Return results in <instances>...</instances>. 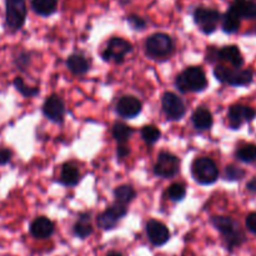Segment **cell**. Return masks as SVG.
Instances as JSON below:
<instances>
[{
	"instance_id": "3",
	"label": "cell",
	"mask_w": 256,
	"mask_h": 256,
	"mask_svg": "<svg viewBox=\"0 0 256 256\" xmlns=\"http://www.w3.org/2000/svg\"><path fill=\"white\" fill-rule=\"evenodd\" d=\"M214 75L220 82L232 86H248L254 79V72L250 69H230L226 66H216Z\"/></svg>"
},
{
	"instance_id": "22",
	"label": "cell",
	"mask_w": 256,
	"mask_h": 256,
	"mask_svg": "<svg viewBox=\"0 0 256 256\" xmlns=\"http://www.w3.org/2000/svg\"><path fill=\"white\" fill-rule=\"evenodd\" d=\"M66 66L72 74L75 75H82L86 74L90 69V62L89 59L82 54H72L68 58Z\"/></svg>"
},
{
	"instance_id": "8",
	"label": "cell",
	"mask_w": 256,
	"mask_h": 256,
	"mask_svg": "<svg viewBox=\"0 0 256 256\" xmlns=\"http://www.w3.org/2000/svg\"><path fill=\"white\" fill-rule=\"evenodd\" d=\"M220 19H222V14L216 9L200 6L194 12L195 24L204 34H212L216 30Z\"/></svg>"
},
{
	"instance_id": "35",
	"label": "cell",
	"mask_w": 256,
	"mask_h": 256,
	"mask_svg": "<svg viewBox=\"0 0 256 256\" xmlns=\"http://www.w3.org/2000/svg\"><path fill=\"white\" fill-rule=\"evenodd\" d=\"M129 152H130V150H129V148H126V145H119V146H118L116 154H118V158H120V159H122V158L128 156V155H129Z\"/></svg>"
},
{
	"instance_id": "17",
	"label": "cell",
	"mask_w": 256,
	"mask_h": 256,
	"mask_svg": "<svg viewBox=\"0 0 256 256\" xmlns=\"http://www.w3.org/2000/svg\"><path fill=\"white\" fill-rule=\"evenodd\" d=\"M72 232H74L75 236L82 240L86 239L92 234L94 229H92V215H90V212L79 214L74 226H72Z\"/></svg>"
},
{
	"instance_id": "27",
	"label": "cell",
	"mask_w": 256,
	"mask_h": 256,
	"mask_svg": "<svg viewBox=\"0 0 256 256\" xmlns=\"http://www.w3.org/2000/svg\"><path fill=\"white\" fill-rule=\"evenodd\" d=\"M236 158L242 162H256V145L245 144L239 148L236 152Z\"/></svg>"
},
{
	"instance_id": "7",
	"label": "cell",
	"mask_w": 256,
	"mask_h": 256,
	"mask_svg": "<svg viewBox=\"0 0 256 256\" xmlns=\"http://www.w3.org/2000/svg\"><path fill=\"white\" fill-rule=\"evenodd\" d=\"M180 160L176 155L169 152H159L154 165V174L162 179H169L179 172Z\"/></svg>"
},
{
	"instance_id": "14",
	"label": "cell",
	"mask_w": 256,
	"mask_h": 256,
	"mask_svg": "<svg viewBox=\"0 0 256 256\" xmlns=\"http://www.w3.org/2000/svg\"><path fill=\"white\" fill-rule=\"evenodd\" d=\"M228 116H229L230 128L234 130H238L242 124H244V122L254 120L256 116V112L252 109V108L236 104L230 106Z\"/></svg>"
},
{
	"instance_id": "6",
	"label": "cell",
	"mask_w": 256,
	"mask_h": 256,
	"mask_svg": "<svg viewBox=\"0 0 256 256\" xmlns=\"http://www.w3.org/2000/svg\"><path fill=\"white\" fill-rule=\"evenodd\" d=\"M26 19L25 0H5V20L12 30H19Z\"/></svg>"
},
{
	"instance_id": "11",
	"label": "cell",
	"mask_w": 256,
	"mask_h": 256,
	"mask_svg": "<svg viewBox=\"0 0 256 256\" xmlns=\"http://www.w3.org/2000/svg\"><path fill=\"white\" fill-rule=\"evenodd\" d=\"M162 105L169 120H180L186 112V106L182 98L172 92H166L162 95Z\"/></svg>"
},
{
	"instance_id": "20",
	"label": "cell",
	"mask_w": 256,
	"mask_h": 256,
	"mask_svg": "<svg viewBox=\"0 0 256 256\" xmlns=\"http://www.w3.org/2000/svg\"><path fill=\"white\" fill-rule=\"evenodd\" d=\"M80 182V172L74 162H65L60 172V184L65 186H75Z\"/></svg>"
},
{
	"instance_id": "26",
	"label": "cell",
	"mask_w": 256,
	"mask_h": 256,
	"mask_svg": "<svg viewBox=\"0 0 256 256\" xmlns=\"http://www.w3.org/2000/svg\"><path fill=\"white\" fill-rule=\"evenodd\" d=\"M132 129L126 125L125 122H118L112 125V136L114 139L119 142V145H125L128 142V140L132 138Z\"/></svg>"
},
{
	"instance_id": "18",
	"label": "cell",
	"mask_w": 256,
	"mask_h": 256,
	"mask_svg": "<svg viewBox=\"0 0 256 256\" xmlns=\"http://www.w3.org/2000/svg\"><path fill=\"white\" fill-rule=\"evenodd\" d=\"M218 56L224 62H230L235 69H240L244 64V58L236 45H228V46L222 48L218 52Z\"/></svg>"
},
{
	"instance_id": "5",
	"label": "cell",
	"mask_w": 256,
	"mask_h": 256,
	"mask_svg": "<svg viewBox=\"0 0 256 256\" xmlns=\"http://www.w3.org/2000/svg\"><path fill=\"white\" fill-rule=\"evenodd\" d=\"M145 49L150 58H165L174 50V42L165 32H155L146 39Z\"/></svg>"
},
{
	"instance_id": "36",
	"label": "cell",
	"mask_w": 256,
	"mask_h": 256,
	"mask_svg": "<svg viewBox=\"0 0 256 256\" xmlns=\"http://www.w3.org/2000/svg\"><path fill=\"white\" fill-rule=\"evenodd\" d=\"M246 188L249 192H256V179H252L249 182L246 184Z\"/></svg>"
},
{
	"instance_id": "24",
	"label": "cell",
	"mask_w": 256,
	"mask_h": 256,
	"mask_svg": "<svg viewBox=\"0 0 256 256\" xmlns=\"http://www.w3.org/2000/svg\"><path fill=\"white\" fill-rule=\"evenodd\" d=\"M32 8L40 16H49L56 10L58 0H32Z\"/></svg>"
},
{
	"instance_id": "1",
	"label": "cell",
	"mask_w": 256,
	"mask_h": 256,
	"mask_svg": "<svg viewBox=\"0 0 256 256\" xmlns=\"http://www.w3.org/2000/svg\"><path fill=\"white\" fill-rule=\"evenodd\" d=\"M212 224L222 235L228 249L232 250L240 246L245 242V235L240 229V225L234 219L228 216H214Z\"/></svg>"
},
{
	"instance_id": "29",
	"label": "cell",
	"mask_w": 256,
	"mask_h": 256,
	"mask_svg": "<svg viewBox=\"0 0 256 256\" xmlns=\"http://www.w3.org/2000/svg\"><path fill=\"white\" fill-rule=\"evenodd\" d=\"M168 196L172 202H182L186 196V188L182 182H174L168 189Z\"/></svg>"
},
{
	"instance_id": "15",
	"label": "cell",
	"mask_w": 256,
	"mask_h": 256,
	"mask_svg": "<svg viewBox=\"0 0 256 256\" xmlns=\"http://www.w3.org/2000/svg\"><path fill=\"white\" fill-rule=\"evenodd\" d=\"M142 102L138 98L128 95L120 98L116 102V112L124 119H132L142 112Z\"/></svg>"
},
{
	"instance_id": "16",
	"label": "cell",
	"mask_w": 256,
	"mask_h": 256,
	"mask_svg": "<svg viewBox=\"0 0 256 256\" xmlns=\"http://www.w3.org/2000/svg\"><path fill=\"white\" fill-rule=\"evenodd\" d=\"M54 222L46 216H39L30 224V234L35 239H48L54 234Z\"/></svg>"
},
{
	"instance_id": "30",
	"label": "cell",
	"mask_w": 256,
	"mask_h": 256,
	"mask_svg": "<svg viewBox=\"0 0 256 256\" xmlns=\"http://www.w3.org/2000/svg\"><path fill=\"white\" fill-rule=\"evenodd\" d=\"M14 86L25 98H34L39 94V89L38 88H32L29 85H26L22 78H15Z\"/></svg>"
},
{
	"instance_id": "25",
	"label": "cell",
	"mask_w": 256,
	"mask_h": 256,
	"mask_svg": "<svg viewBox=\"0 0 256 256\" xmlns=\"http://www.w3.org/2000/svg\"><path fill=\"white\" fill-rule=\"evenodd\" d=\"M240 20L242 19L232 9H228V12L222 16V28L224 32L226 34L236 32L240 28Z\"/></svg>"
},
{
	"instance_id": "37",
	"label": "cell",
	"mask_w": 256,
	"mask_h": 256,
	"mask_svg": "<svg viewBox=\"0 0 256 256\" xmlns=\"http://www.w3.org/2000/svg\"><path fill=\"white\" fill-rule=\"evenodd\" d=\"M105 256H122V252H108Z\"/></svg>"
},
{
	"instance_id": "28",
	"label": "cell",
	"mask_w": 256,
	"mask_h": 256,
	"mask_svg": "<svg viewBox=\"0 0 256 256\" xmlns=\"http://www.w3.org/2000/svg\"><path fill=\"white\" fill-rule=\"evenodd\" d=\"M162 136V132L155 125H145L142 129V138L148 145H152Z\"/></svg>"
},
{
	"instance_id": "31",
	"label": "cell",
	"mask_w": 256,
	"mask_h": 256,
	"mask_svg": "<svg viewBox=\"0 0 256 256\" xmlns=\"http://www.w3.org/2000/svg\"><path fill=\"white\" fill-rule=\"evenodd\" d=\"M244 176V170L240 169L239 166H235V165H228L224 172L225 180H229V182H238V180H242Z\"/></svg>"
},
{
	"instance_id": "4",
	"label": "cell",
	"mask_w": 256,
	"mask_h": 256,
	"mask_svg": "<svg viewBox=\"0 0 256 256\" xmlns=\"http://www.w3.org/2000/svg\"><path fill=\"white\" fill-rule=\"evenodd\" d=\"M192 174L200 185H212L219 178V169L210 158H199L192 165Z\"/></svg>"
},
{
	"instance_id": "23",
	"label": "cell",
	"mask_w": 256,
	"mask_h": 256,
	"mask_svg": "<svg viewBox=\"0 0 256 256\" xmlns=\"http://www.w3.org/2000/svg\"><path fill=\"white\" fill-rule=\"evenodd\" d=\"M135 195L136 192L132 185H120L114 190L115 202L122 205V206H128L134 200Z\"/></svg>"
},
{
	"instance_id": "21",
	"label": "cell",
	"mask_w": 256,
	"mask_h": 256,
	"mask_svg": "<svg viewBox=\"0 0 256 256\" xmlns=\"http://www.w3.org/2000/svg\"><path fill=\"white\" fill-rule=\"evenodd\" d=\"M192 122L195 129L199 130V132H205L212 126V115L206 108H198L192 114Z\"/></svg>"
},
{
	"instance_id": "32",
	"label": "cell",
	"mask_w": 256,
	"mask_h": 256,
	"mask_svg": "<svg viewBox=\"0 0 256 256\" xmlns=\"http://www.w3.org/2000/svg\"><path fill=\"white\" fill-rule=\"evenodd\" d=\"M126 22H129V25L134 30H142L146 26V22H145L142 16H139V15H129V16L126 18Z\"/></svg>"
},
{
	"instance_id": "13",
	"label": "cell",
	"mask_w": 256,
	"mask_h": 256,
	"mask_svg": "<svg viewBox=\"0 0 256 256\" xmlns=\"http://www.w3.org/2000/svg\"><path fill=\"white\" fill-rule=\"evenodd\" d=\"M42 112L45 118L52 122H62L65 116V104L58 95H52L45 100L42 105Z\"/></svg>"
},
{
	"instance_id": "2",
	"label": "cell",
	"mask_w": 256,
	"mask_h": 256,
	"mask_svg": "<svg viewBox=\"0 0 256 256\" xmlns=\"http://www.w3.org/2000/svg\"><path fill=\"white\" fill-rule=\"evenodd\" d=\"M175 85L182 92H200L206 89L208 79L202 68L189 66L178 75Z\"/></svg>"
},
{
	"instance_id": "12",
	"label": "cell",
	"mask_w": 256,
	"mask_h": 256,
	"mask_svg": "<svg viewBox=\"0 0 256 256\" xmlns=\"http://www.w3.org/2000/svg\"><path fill=\"white\" fill-rule=\"evenodd\" d=\"M146 235L149 238L150 242H152L154 246H164L170 240V230L168 229V226L165 224H162V222H158V220H149L146 222Z\"/></svg>"
},
{
	"instance_id": "34",
	"label": "cell",
	"mask_w": 256,
	"mask_h": 256,
	"mask_svg": "<svg viewBox=\"0 0 256 256\" xmlns=\"http://www.w3.org/2000/svg\"><path fill=\"white\" fill-rule=\"evenodd\" d=\"M12 152L9 149L0 148V165H5L12 160Z\"/></svg>"
},
{
	"instance_id": "19",
	"label": "cell",
	"mask_w": 256,
	"mask_h": 256,
	"mask_svg": "<svg viewBox=\"0 0 256 256\" xmlns=\"http://www.w3.org/2000/svg\"><path fill=\"white\" fill-rule=\"evenodd\" d=\"M229 9H232L240 19L256 18V2L252 0H234Z\"/></svg>"
},
{
	"instance_id": "9",
	"label": "cell",
	"mask_w": 256,
	"mask_h": 256,
	"mask_svg": "<svg viewBox=\"0 0 256 256\" xmlns=\"http://www.w3.org/2000/svg\"><path fill=\"white\" fill-rule=\"evenodd\" d=\"M132 45L128 40L122 39V38H112L108 42L106 48L102 52V59L105 62H115L120 64L124 62V58L129 52H132Z\"/></svg>"
},
{
	"instance_id": "33",
	"label": "cell",
	"mask_w": 256,
	"mask_h": 256,
	"mask_svg": "<svg viewBox=\"0 0 256 256\" xmlns=\"http://www.w3.org/2000/svg\"><path fill=\"white\" fill-rule=\"evenodd\" d=\"M245 224H246L249 232H252V234H256V212H252V214L248 215Z\"/></svg>"
},
{
	"instance_id": "10",
	"label": "cell",
	"mask_w": 256,
	"mask_h": 256,
	"mask_svg": "<svg viewBox=\"0 0 256 256\" xmlns=\"http://www.w3.org/2000/svg\"><path fill=\"white\" fill-rule=\"evenodd\" d=\"M126 214V206H122V205L114 202L96 218V224L102 230H106V232L108 230H112L118 226L120 220Z\"/></svg>"
}]
</instances>
